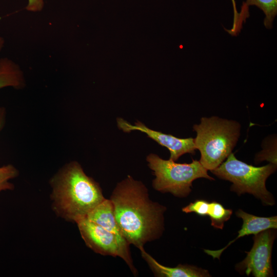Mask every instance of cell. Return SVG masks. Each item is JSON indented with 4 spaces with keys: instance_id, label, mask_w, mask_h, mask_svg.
<instances>
[{
    "instance_id": "30bf717a",
    "label": "cell",
    "mask_w": 277,
    "mask_h": 277,
    "mask_svg": "<svg viewBox=\"0 0 277 277\" xmlns=\"http://www.w3.org/2000/svg\"><path fill=\"white\" fill-rule=\"evenodd\" d=\"M143 259L147 262L154 275L160 277H206L209 272L201 268L189 265L179 264L174 267L162 265L148 253L144 247L138 248Z\"/></svg>"
},
{
    "instance_id": "8992f818",
    "label": "cell",
    "mask_w": 277,
    "mask_h": 277,
    "mask_svg": "<svg viewBox=\"0 0 277 277\" xmlns=\"http://www.w3.org/2000/svg\"><path fill=\"white\" fill-rule=\"evenodd\" d=\"M75 223L88 247L101 255L120 257L134 274L137 273L130 251V244L123 235L110 231L86 217L80 219Z\"/></svg>"
},
{
    "instance_id": "5b68a950",
    "label": "cell",
    "mask_w": 277,
    "mask_h": 277,
    "mask_svg": "<svg viewBox=\"0 0 277 277\" xmlns=\"http://www.w3.org/2000/svg\"><path fill=\"white\" fill-rule=\"evenodd\" d=\"M149 167L155 178L153 180L154 189L162 193L169 192L178 197H185L191 191L192 182L199 178L214 180L199 161L190 163H177L172 160H165L155 154L147 157Z\"/></svg>"
},
{
    "instance_id": "277c9868",
    "label": "cell",
    "mask_w": 277,
    "mask_h": 277,
    "mask_svg": "<svg viewBox=\"0 0 277 277\" xmlns=\"http://www.w3.org/2000/svg\"><path fill=\"white\" fill-rule=\"evenodd\" d=\"M276 169V165L272 163L261 167L249 165L238 160L231 152L226 161L211 171L219 178L232 183L230 190L238 195L251 194L264 205L272 206L275 201L266 187V181Z\"/></svg>"
},
{
    "instance_id": "ffe728a7",
    "label": "cell",
    "mask_w": 277,
    "mask_h": 277,
    "mask_svg": "<svg viewBox=\"0 0 277 277\" xmlns=\"http://www.w3.org/2000/svg\"><path fill=\"white\" fill-rule=\"evenodd\" d=\"M232 1L233 5V8H234V9H235V1H234V0H232Z\"/></svg>"
},
{
    "instance_id": "9a60e30c",
    "label": "cell",
    "mask_w": 277,
    "mask_h": 277,
    "mask_svg": "<svg viewBox=\"0 0 277 277\" xmlns=\"http://www.w3.org/2000/svg\"><path fill=\"white\" fill-rule=\"evenodd\" d=\"M18 173L17 169L11 164L0 167V192L14 189L13 184L9 181L17 177Z\"/></svg>"
},
{
    "instance_id": "ba28073f",
    "label": "cell",
    "mask_w": 277,
    "mask_h": 277,
    "mask_svg": "<svg viewBox=\"0 0 277 277\" xmlns=\"http://www.w3.org/2000/svg\"><path fill=\"white\" fill-rule=\"evenodd\" d=\"M118 127L124 132H129L133 130H138L145 133L147 136L160 145L166 147L170 153V160L177 161L185 153L195 154L196 149L194 138L192 137L181 138L152 130L140 121L134 125L130 124L121 118L117 119Z\"/></svg>"
},
{
    "instance_id": "3957f363",
    "label": "cell",
    "mask_w": 277,
    "mask_h": 277,
    "mask_svg": "<svg viewBox=\"0 0 277 277\" xmlns=\"http://www.w3.org/2000/svg\"><path fill=\"white\" fill-rule=\"evenodd\" d=\"M196 149L201 153L200 162L207 170L218 167L232 152L240 135V124L217 116L203 117L193 126Z\"/></svg>"
},
{
    "instance_id": "8fae6325",
    "label": "cell",
    "mask_w": 277,
    "mask_h": 277,
    "mask_svg": "<svg viewBox=\"0 0 277 277\" xmlns=\"http://www.w3.org/2000/svg\"><path fill=\"white\" fill-rule=\"evenodd\" d=\"M26 86L24 73L19 66L7 58L0 59V89L11 87L22 89Z\"/></svg>"
},
{
    "instance_id": "7c38bea8",
    "label": "cell",
    "mask_w": 277,
    "mask_h": 277,
    "mask_svg": "<svg viewBox=\"0 0 277 277\" xmlns=\"http://www.w3.org/2000/svg\"><path fill=\"white\" fill-rule=\"evenodd\" d=\"M86 217L110 231L122 235L115 220L112 203L110 199H105Z\"/></svg>"
},
{
    "instance_id": "52a82bcc",
    "label": "cell",
    "mask_w": 277,
    "mask_h": 277,
    "mask_svg": "<svg viewBox=\"0 0 277 277\" xmlns=\"http://www.w3.org/2000/svg\"><path fill=\"white\" fill-rule=\"evenodd\" d=\"M268 229L254 235L251 250L246 252V258L236 265L238 271L255 277H267L272 275L271 252L276 233Z\"/></svg>"
},
{
    "instance_id": "2e32d148",
    "label": "cell",
    "mask_w": 277,
    "mask_h": 277,
    "mask_svg": "<svg viewBox=\"0 0 277 277\" xmlns=\"http://www.w3.org/2000/svg\"><path fill=\"white\" fill-rule=\"evenodd\" d=\"M209 202L204 200H197L182 208L186 213L193 212L199 215L205 216L208 214Z\"/></svg>"
},
{
    "instance_id": "5bb4252c",
    "label": "cell",
    "mask_w": 277,
    "mask_h": 277,
    "mask_svg": "<svg viewBox=\"0 0 277 277\" xmlns=\"http://www.w3.org/2000/svg\"><path fill=\"white\" fill-rule=\"evenodd\" d=\"M246 6L254 5L261 9L265 15L264 24L266 28L271 29L274 18L277 14V0H246Z\"/></svg>"
},
{
    "instance_id": "4fadbf2b",
    "label": "cell",
    "mask_w": 277,
    "mask_h": 277,
    "mask_svg": "<svg viewBox=\"0 0 277 277\" xmlns=\"http://www.w3.org/2000/svg\"><path fill=\"white\" fill-rule=\"evenodd\" d=\"M232 214L231 209L225 208L221 204L215 201L209 203L207 215L210 217L213 227L222 229L224 223L230 218Z\"/></svg>"
},
{
    "instance_id": "ac0fdd59",
    "label": "cell",
    "mask_w": 277,
    "mask_h": 277,
    "mask_svg": "<svg viewBox=\"0 0 277 277\" xmlns=\"http://www.w3.org/2000/svg\"><path fill=\"white\" fill-rule=\"evenodd\" d=\"M6 119V110L5 107H0V132L5 126Z\"/></svg>"
},
{
    "instance_id": "6da1fadb",
    "label": "cell",
    "mask_w": 277,
    "mask_h": 277,
    "mask_svg": "<svg viewBox=\"0 0 277 277\" xmlns=\"http://www.w3.org/2000/svg\"><path fill=\"white\" fill-rule=\"evenodd\" d=\"M110 200L121 234L130 245L138 249L161 236L166 208L150 200L142 182L128 175L117 184Z\"/></svg>"
},
{
    "instance_id": "e0dca14e",
    "label": "cell",
    "mask_w": 277,
    "mask_h": 277,
    "mask_svg": "<svg viewBox=\"0 0 277 277\" xmlns=\"http://www.w3.org/2000/svg\"><path fill=\"white\" fill-rule=\"evenodd\" d=\"M44 0H28L26 9L32 12H38L44 7Z\"/></svg>"
},
{
    "instance_id": "d6986e66",
    "label": "cell",
    "mask_w": 277,
    "mask_h": 277,
    "mask_svg": "<svg viewBox=\"0 0 277 277\" xmlns=\"http://www.w3.org/2000/svg\"><path fill=\"white\" fill-rule=\"evenodd\" d=\"M4 44H5V40L4 38L2 36H0V53L4 47Z\"/></svg>"
},
{
    "instance_id": "7a4b0ae2",
    "label": "cell",
    "mask_w": 277,
    "mask_h": 277,
    "mask_svg": "<svg viewBox=\"0 0 277 277\" xmlns=\"http://www.w3.org/2000/svg\"><path fill=\"white\" fill-rule=\"evenodd\" d=\"M52 209L66 221L76 223L105 200L99 184L76 161L66 164L50 179Z\"/></svg>"
},
{
    "instance_id": "9c48e42d",
    "label": "cell",
    "mask_w": 277,
    "mask_h": 277,
    "mask_svg": "<svg viewBox=\"0 0 277 277\" xmlns=\"http://www.w3.org/2000/svg\"><path fill=\"white\" fill-rule=\"evenodd\" d=\"M236 215L242 219L243 225L241 229L238 231V235L235 239L230 241L225 247L218 250H204L208 255L213 259H220L223 251L232 243L241 237L250 234H256L262 231L268 229H276L277 217H260L249 214L241 209H239L235 212Z\"/></svg>"
}]
</instances>
